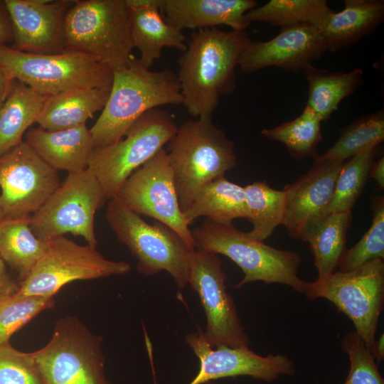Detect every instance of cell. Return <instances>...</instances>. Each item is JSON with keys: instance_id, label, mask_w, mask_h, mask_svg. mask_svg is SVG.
<instances>
[{"instance_id": "6da1fadb", "label": "cell", "mask_w": 384, "mask_h": 384, "mask_svg": "<svg viewBox=\"0 0 384 384\" xmlns=\"http://www.w3.org/2000/svg\"><path fill=\"white\" fill-rule=\"evenodd\" d=\"M245 31L195 30L179 58L183 104L193 117L212 119L220 96L235 88V68L250 41Z\"/></svg>"}, {"instance_id": "7a4b0ae2", "label": "cell", "mask_w": 384, "mask_h": 384, "mask_svg": "<svg viewBox=\"0 0 384 384\" xmlns=\"http://www.w3.org/2000/svg\"><path fill=\"white\" fill-rule=\"evenodd\" d=\"M181 104L177 75L170 70L152 71L133 57L127 66L113 71L107 102L90 129L95 149L119 142L146 112Z\"/></svg>"}, {"instance_id": "3957f363", "label": "cell", "mask_w": 384, "mask_h": 384, "mask_svg": "<svg viewBox=\"0 0 384 384\" xmlns=\"http://www.w3.org/2000/svg\"><path fill=\"white\" fill-rule=\"evenodd\" d=\"M183 213L204 185L237 164L234 142L212 122L191 119L178 127L166 150Z\"/></svg>"}, {"instance_id": "277c9868", "label": "cell", "mask_w": 384, "mask_h": 384, "mask_svg": "<svg viewBox=\"0 0 384 384\" xmlns=\"http://www.w3.org/2000/svg\"><path fill=\"white\" fill-rule=\"evenodd\" d=\"M191 233L196 250L225 255L240 267L244 277L235 285L236 289L262 281L266 284H286L304 294L309 287V282L298 276L302 260L294 251L277 249L252 239L233 223H218L207 218Z\"/></svg>"}, {"instance_id": "5b68a950", "label": "cell", "mask_w": 384, "mask_h": 384, "mask_svg": "<svg viewBox=\"0 0 384 384\" xmlns=\"http://www.w3.org/2000/svg\"><path fill=\"white\" fill-rule=\"evenodd\" d=\"M134 48L125 0H77L65 18V51L95 58L112 71L128 65Z\"/></svg>"}, {"instance_id": "8992f818", "label": "cell", "mask_w": 384, "mask_h": 384, "mask_svg": "<svg viewBox=\"0 0 384 384\" xmlns=\"http://www.w3.org/2000/svg\"><path fill=\"white\" fill-rule=\"evenodd\" d=\"M0 69L46 97L76 87H108L113 78L111 68L83 53L36 54L7 46H0Z\"/></svg>"}, {"instance_id": "52a82bcc", "label": "cell", "mask_w": 384, "mask_h": 384, "mask_svg": "<svg viewBox=\"0 0 384 384\" xmlns=\"http://www.w3.org/2000/svg\"><path fill=\"white\" fill-rule=\"evenodd\" d=\"M105 217L117 240L137 260V269L145 276L166 271L180 289L188 284L191 252L183 239L166 225L149 224L115 198Z\"/></svg>"}, {"instance_id": "ba28073f", "label": "cell", "mask_w": 384, "mask_h": 384, "mask_svg": "<svg viewBox=\"0 0 384 384\" xmlns=\"http://www.w3.org/2000/svg\"><path fill=\"white\" fill-rule=\"evenodd\" d=\"M102 341L77 316L59 319L49 341L33 352L43 384H112Z\"/></svg>"}, {"instance_id": "9c48e42d", "label": "cell", "mask_w": 384, "mask_h": 384, "mask_svg": "<svg viewBox=\"0 0 384 384\" xmlns=\"http://www.w3.org/2000/svg\"><path fill=\"white\" fill-rule=\"evenodd\" d=\"M178 127L166 111L155 108L144 114L114 144L96 148L88 168L106 200L114 198L126 179L169 142Z\"/></svg>"}, {"instance_id": "30bf717a", "label": "cell", "mask_w": 384, "mask_h": 384, "mask_svg": "<svg viewBox=\"0 0 384 384\" xmlns=\"http://www.w3.org/2000/svg\"><path fill=\"white\" fill-rule=\"evenodd\" d=\"M304 295L309 300L323 298L333 303L351 320L371 351L384 304V260L376 258L354 270H336L309 282Z\"/></svg>"}, {"instance_id": "8fae6325", "label": "cell", "mask_w": 384, "mask_h": 384, "mask_svg": "<svg viewBox=\"0 0 384 384\" xmlns=\"http://www.w3.org/2000/svg\"><path fill=\"white\" fill-rule=\"evenodd\" d=\"M131 265L105 258L96 247L81 245L63 236L48 242V248L18 285L22 296L53 297L65 285L127 274Z\"/></svg>"}, {"instance_id": "7c38bea8", "label": "cell", "mask_w": 384, "mask_h": 384, "mask_svg": "<svg viewBox=\"0 0 384 384\" xmlns=\"http://www.w3.org/2000/svg\"><path fill=\"white\" fill-rule=\"evenodd\" d=\"M105 201L97 179L89 169L68 174L64 183L31 215V228L44 242L70 233L96 247L95 215Z\"/></svg>"}, {"instance_id": "4fadbf2b", "label": "cell", "mask_w": 384, "mask_h": 384, "mask_svg": "<svg viewBox=\"0 0 384 384\" xmlns=\"http://www.w3.org/2000/svg\"><path fill=\"white\" fill-rule=\"evenodd\" d=\"M114 198L134 213L153 218L170 228L189 249H195V241L180 208L164 148L126 179Z\"/></svg>"}, {"instance_id": "5bb4252c", "label": "cell", "mask_w": 384, "mask_h": 384, "mask_svg": "<svg viewBox=\"0 0 384 384\" xmlns=\"http://www.w3.org/2000/svg\"><path fill=\"white\" fill-rule=\"evenodd\" d=\"M226 274L218 255L193 250L188 284L201 300L206 317L204 337L215 348L250 346V339L238 314L233 298L227 292Z\"/></svg>"}, {"instance_id": "9a60e30c", "label": "cell", "mask_w": 384, "mask_h": 384, "mask_svg": "<svg viewBox=\"0 0 384 384\" xmlns=\"http://www.w3.org/2000/svg\"><path fill=\"white\" fill-rule=\"evenodd\" d=\"M60 186L58 171L23 141L0 158L2 219L30 216Z\"/></svg>"}, {"instance_id": "2e32d148", "label": "cell", "mask_w": 384, "mask_h": 384, "mask_svg": "<svg viewBox=\"0 0 384 384\" xmlns=\"http://www.w3.org/2000/svg\"><path fill=\"white\" fill-rule=\"evenodd\" d=\"M185 342L200 362L198 373L188 384H205L220 378L238 376L271 383L281 376L293 375L296 372L294 361L283 354L262 356L247 346L220 345L214 348L206 341L200 327L198 331L188 334ZM154 384H157L156 380Z\"/></svg>"}, {"instance_id": "e0dca14e", "label": "cell", "mask_w": 384, "mask_h": 384, "mask_svg": "<svg viewBox=\"0 0 384 384\" xmlns=\"http://www.w3.org/2000/svg\"><path fill=\"white\" fill-rule=\"evenodd\" d=\"M342 161H316L304 174L286 185L282 225L293 238L306 242L327 215Z\"/></svg>"}, {"instance_id": "ac0fdd59", "label": "cell", "mask_w": 384, "mask_h": 384, "mask_svg": "<svg viewBox=\"0 0 384 384\" xmlns=\"http://www.w3.org/2000/svg\"><path fill=\"white\" fill-rule=\"evenodd\" d=\"M326 51L316 26L300 23L282 27L279 34L267 41L250 40L240 55L238 65L246 73L271 66L303 72Z\"/></svg>"}, {"instance_id": "d6986e66", "label": "cell", "mask_w": 384, "mask_h": 384, "mask_svg": "<svg viewBox=\"0 0 384 384\" xmlns=\"http://www.w3.org/2000/svg\"><path fill=\"white\" fill-rule=\"evenodd\" d=\"M14 48L36 54L65 52V18L73 1L4 0Z\"/></svg>"}, {"instance_id": "ffe728a7", "label": "cell", "mask_w": 384, "mask_h": 384, "mask_svg": "<svg viewBox=\"0 0 384 384\" xmlns=\"http://www.w3.org/2000/svg\"><path fill=\"white\" fill-rule=\"evenodd\" d=\"M257 5L254 0H161L160 11L169 24L181 31L222 25L245 31L250 24L245 14Z\"/></svg>"}, {"instance_id": "44dd1931", "label": "cell", "mask_w": 384, "mask_h": 384, "mask_svg": "<svg viewBox=\"0 0 384 384\" xmlns=\"http://www.w3.org/2000/svg\"><path fill=\"white\" fill-rule=\"evenodd\" d=\"M161 0H125L134 48L140 63L150 68L165 47L184 51L186 38L182 31L169 24L159 13Z\"/></svg>"}, {"instance_id": "7402d4cb", "label": "cell", "mask_w": 384, "mask_h": 384, "mask_svg": "<svg viewBox=\"0 0 384 384\" xmlns=\"http://www.w3.org/2000/svg\"><path fill=\"white\" fill-rule=\"evenodd\" d=\"M25 142L53 169L68 174L86 170L95 149L85 124L53 132L39 127L31 128L26 132Z\"/></svg>"}, {"instance_id": "603a6c76", "label": "cell", "mask_w": 384, "mask_h": 384, "mask_svg": "<svg viewBox=\"0 0 384 384\" xmlns=\"http://www.w3.org/2000/svg\"><path fill=\"white\" fill-rule=\"evenodd\" d=\"M344 5L342 11H332L316 26L331 52L370 34L383 21V1L345 0Z\"/></svg>"}, {"instance_id": "cb8c5ba5", "label": "cell", "mask_w": 384, "mask_h": 384, "mask_svg": "<svg viewBox=\"0 0 384 384\" xmlns=\"http://www.w3.org/2000/svg\"><path fill=\"white\" fill-rule=\"evenodd\" d=\"M110 88L76 87L46 97L36 123L51 132L84 124L103 109Z\"/></svg>"}, {"instance_id": "d4e9b609", "label": "cell", "mask_w": 384, "mask_h": 384, "mask_svg": "<svg viewBox=\"0 0 384 384\" xmlns=\"http://www.w3.org/2000/svg\"><path fill=\"white\" fill-rule=\"evenodd\" d=\"M183 214L188 225L201 216L218 223H232L238 218L248 220L244 187L225 176L211 181L200 188Z\"/></svg>"}, {"instance_id": "484cf974", "label": "cell", "mask_w": 384, "mask_h": 384, "mask_svg": "<svg viewBox=\"0 0 384 384\" xmlns=\"http://www.w3.org/2000/svg\"><path fill=\"white\" fill-rule=\"evenodd\" d=\"M46 97L18 80H14L0 107V158L23 142L35 122Z\"/></svg>"}, {"instance_id": "4316f807", "label": "cell", "mask_w": 384, "mask_h": 384, "mask_svg": "<svg viewBox=\"0 0 384 384\" xmlns=\"http://www.w3.org/2000/svg\"><path fill=\"white\" fill-rule=\"evenodd\" d=\"M303 73L309 82L306 106L312 110L321 122L329 119L340 102L353 94L363 80V70L358 68L348 72H331L311 65Z\"/></svg>"}, {"instance_id": "83f0119b", "label": "cell", "mask_w": 384, "mask_h": 384, "mask_svg": "<svg viewBox=\"0 0 384 384\" xmlns=\"http://www.w3.org/2000/svg\"><path fill=\"white\" fill-rule=\"evenodd\" d=\"M31 215L0 222V256L24 279L43 256L48 242L38 238L30 226Z\"/></svg>"}, {"instance_id": "f1b7e54d", "label": "cell", "mask_w": 384, "mask_h": 384, "mask_svg": "<svg viewBox=\"0 0 384 384\" xmlns=\"http://www.w3.org/2000/svg\"><path fill=\"white\" fill-rule=\"evenodd\" d=\"M352 218L351 211L326 215L308 237L317 270V279H324L338 268L346 251V239Z\"/></svg>"}, {"instance_id": "f546056e", "label": "cell", "mask_w": 384, "mask_h": 384, "mask_svg": "<svg viewBox=\"0 0 384 384\" xmlns=\"http://www.w3.org/2000/svg\"><path fill=\"white\" fill-rule=\"evenodd\" d=\"M252 230L246 234L252 239L264 241L275 228L282 225L286 193L271 188L266 181H255L244 187Z\"/></svg>"}, {"instance_id": "4dcf8cb0", "label": "cell", "mask_w": 384, "mask_h": 384, "mask_svg": "<svg viewBox=\"0 0 384 384\" xmlns=\"http://www.w3.org/2000/svg\"><path fill=\"white\" fill-rule=\"evenodd\" d=\"M384 140L383 110L357 118L341 129L334 144L319 155L316 161H342L368 149L375 148Z\"/></svg>"}, {"instance_id": "1f68e13d", "label": "cell", "mask_w": 384, "mask_h": 384, "mask_svg": "<svg viewBox=\"0 0 384 384\" xmlns=\"http://www.w3.org/2000/svg\"><path fill=\"white\" fill-rule=\"evenodd\" d=\"M321 122L319 117L305 106L297 118L273 128L263 129L261 134L269 139L283 143L294 158L316 159L319 155L317 147L322 139Z\"/></svg>"}, {"instance_id": "d6a6232c", "label": "cell", "mask_w": 384, "mask_h": 384, "mask_svg": "<svg viewBox=\"0 0 384 384\" xmlns=\"http://www.w3.org/2000/svg\"><path fill=\"white\" fill-rule=\"evenodd\" d=\"M333 10L326 0H271L245 14L249 22L260 21L281 27L300 23L316 26Z\"/></svg>"}, {"instance_id": "836d02e7", "label": "cell", "mask_w": 384, "mask_h": 384, "mask_svg": "<svg viewBox=\"0 0 384 384\" xmlns=\"http://www.w3.org/2000/svg\"><path fill=\"white\" fill-rule=\"evenodd\" d=\"M377 151V147L370 148L344 161L336 181L327 215L331 213L351 211L369 177Z\"/></svg>"}, {"instance_id": "e575fe53", "label": "cell", "mask_w": 384, "mask_h": 384, "mask_svg": "<svg viewBox=\"0 0 384 384\" xmlns=\"http://www.w3.org/2000/svg\"><path fill=\"white\" fill-rule=\"evenodd\" d=\"M373 220L370 228L351 248L346 250L338 271L354 270L376 258L384 260V198L371 199Z\"/></svg>"}, {"instance_id": "d590c367", "label": "cell", "mask_w": 384, "mask_h": 384, "mask_svg": "<svg viewBox=\"0 0 384 384\" xmlns=\"http://www.w3.org/2000/svg\"><path fill=\"white\" fill-rule=\"evenodd\" d=\"M55 305L53 297L22 296L16 293L0 297V344L41 312Z\"/></svg>"}, {"instance_id": "8d00e7d4", "label": "cell", "mask_w": 384, "mask_h": 384, "mask_svg": "<svg viewBox=\"0 0 384 384\" xmlns=\"http://www.w3.org/2000/svg\"><path fill=\"white\" fill-rule=\"evenodd\" d=\"M341 346L350 361V370L343 384H384L375 359L356 331L346 334Z\"/></svg>"}, {"instance_id": "74e56055", "label": "cell", "mask_w": 384, "mask_h": 384, "mask_svg": "<svg viewBox=\"0 0 384 384\" xmlns=\"http://www.w3.org/2000/svg\"><path fill=\"white\" fill-rule=\"evenodd\" d=\"M0 384H43L33 352L0 344Z\"/></svg>"}, {"instance_id": "f35d334b", "label": "cell", "mask_w": 384, "mask_h": 384, "mask_svg": "<svg viewBox=\"0 0 384 384\" xmlns=\"http://www.w3.org/2000/svg\"><path fill=\"white\" fill-rule=\"evenodd\" d=\"M13 41L12 24L5 1L0 0V46Z\"/></svg>"}, {"instance_id": "ab89813d", "label": "cell", "mask_w": 384, "mask_h": 384, "mask_svg": "<svg viewBox=\"0 0 384 384\" xmlns=\"http://www.w3.org/2000/svg\"><path fill=\"white\" fill-rule=\"evenodd\" d=\"M18 289V285L8 274L5 262L0 256V297L14 294Z\"/></svg>"}, {"instance_id": "60d3db41", "label": "cell", "mask_w": 384, "mask_h": 384, "mask_svg": "<svg viewBox=\"0 0 384 384\" xmlns=\"http://www.w3.org/2000/svg\"><path fill=\"white\" fill-rule=\"evenodd\" d=\"M369 177L372 178L380 190L384 188V157H380L376 162H373L369 172Z\"/></svg>"}, {"instance_id": "b9f144b4", "label": "cell", "mask_w": 384, "mask_h": 384, "mask_svg": "<svg viewBox=\"0 0 384 384\" xmlns=\"http://www.w3.org/2000/svg\"><path fill=\"white\" fill-rule=\"evenodd\" d=\"M373 358L377 363H380L384 358V335L382 334L375 340L370 351Z\"/></svg>"}, {"instance_id": "7bdbcfd3", "label": "cell", "mask_w": 384, "mask_h": 384, "mask_svg": "<svg viewBox=\"0 0 384 384\" xmlns=\"http://www.w3.org/2000/svg\"><path fill=\"white\" fill-rule=\"evenodd\" d=\"M13 81L0 69V107L4 102Z\"/></svg>"}, {"instance_id": "ee69618b", "label": "cell", "mask_w": 384, "mask_h": 384, "mask_svg": "<svg viewBox=\"0 0 384 384\" xmlns=\"http://www.w3.org/2000/svg\"><path fill=\"white\" fill-rule=\"evenodd\" d=\"M205 384H218L217 383H215V381H209L208 383H206ZM237 384V383H236Z\"/></svg>"}, {"instance_id": "f6af8a7d", "label": "cell", "mask_w": 384, "mask_h": 384, "mask_svg": "<svg viewBox=\"0 0 384 384\" xmlns=\"http://www.w3.org/2000/svg\"><path fill=\"white\" fill-rule=\"evenodd\" d=\"M1 220H2V215H1V210H0V222H1Z\"/></svg>"}]
</instances>
